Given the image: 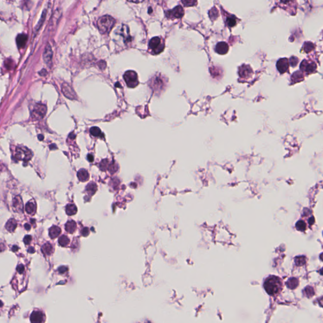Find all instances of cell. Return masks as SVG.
<instances>
[{
  "label": "cell",
  "instance_id": "cell-26",
  "mask_svg": "<svg viewBox=\"0 0 323 323\" xmlns=\"http://www.w3.org/2000/svg\"><path fill=\"white\" fill-rule=\"evenodd\" d=\"M53 248L52 245L49 243H46L44 244L42 248V251L44 254L46 255H50V254L53 252Z\"/></svg>",
  "mask_w": 323,
  "mask_h": 323
},
{
  "label": "cell",
  "instance_id": "cell-44",
  "mask_svg": "<svg viewBox=\"0 0 323 323\" xmlns=\"http://www.w3.org/2000/svg\"><path fill=\"white\" fill-rule=\"evenodd\" d=\"M28 252L29 253H34L35 252V249H34V248H33V247H30V248L28 250Z\"/></svg>",
  "mask_w": 323,
  "mask_h": 323
},
{
  "label": "cell",
  "instance_id": "cell-35",
  "mask_svg": "<svg viewBox=\"0 0 323 323\" xmlns=\"http://www.w3.org/2000/svg\"><path fill=\"white\" fill-rule=\"evenodd\" d=\"M46 10H44V11H43V13H42V17H41V20H40L39 22V23H38V24H37V29H36L37 30H39V28H40V27H41V25H42V24L43 23V22H44V19H45V17H46Z\"/></svg>",
  "mask_w": 323,
  "mask_h": 323
},
{
  "label": "cell",
  "instance_id": "cell-38",
  "mask_svg": "<svg viewBox=\"0 0 323 323\" xmlns=\"http://www.w3.org/2000/svg\"><path fill=\"white\" fill-rule=\"evenodd\" d=\"M89 233H90L89 229H88V228H87V227L84 228V229L81 230V235L83 236H84V237L88 236V234H89Z\"/></svg>",
  "mask_w": 323,
  "mask_h": 323
},
{
  "label": "cell",
  "instance_id": "cell-16",
  "mask_svg": "<svg viewBox=\"0 0 323 323\" xmlns=\"http://www.w3.org/2000/svg\"><path fill=\"white\" fill-rule=\"evenodd\" d=\"M44 321V315L42 312L34 311L30 315L32 323H42Z\"/></svg>",
  "mask_w": 323,
  "mask_h": 323
},
{
  "label": "cell",
  "instance_id": "cell-36",
  "mask_svg": "<svg viewBox=\"0 0 323 323\" xmlns=\"http://www.w3.org/2000/svg\"><path fill=\"white\" fill-rule=\"evenodd\" d=\"M182 3L185 6H194L197 4V2L196 1H182Z\"/></svg>",
  "mask_w": 323,
  "mask_h": 323
},
{
  "label": "cell",
  "instance_id": "cell-33",
  "mask_svg": "<svg viewBox=\"0 0 323 323\" xmlns=\"http://www.w3.org/2000/svg\"><path fill=\"white\" fill-rule=\"evenodd\" d=\"M209 15H210V17L212 20H215V19H216L217 17H218V11L216 8H213L210 11V12H209Z\"/></svg>",
  "mask_w": 323,
  "mask_h": 323
},
{
  "label": "cell",
  "instance_id": "cell-27",
  "mask_svg": "<svg viewBox=\"0 0 323 323\" xmlns=\"http://www.w3.org/2000/svg\"><path fill=\"white\" fill-rule=\"evenodd\" d=\"M302 80H303V77L302 73L300 72H295L292 76V81H293V84H295L298 81H300Z\"/></svg>",
  "mask_w": 323,
  "mask_h": 323
},
{
  "label": "cell",
  "instance_id": "cell-37",
  "mask_svg": "<svg viewBox=\"0 0 323 323\" xmlns=\"http://www.w3.org/2000/svg\"><path fill=\"white\" fill-rule=\"evenodd\" d=\"M298 62H299V59L294 56L292 57V58H291L290 59V64L292 66H294V67L296 66V65H297V63Z\"/></svg>",
  "mask_w": 323,
  "mask_h": 323
},
{
  "label": "cell",
  "instance_id": "cell-42",
  "mask_svg": "<svg viewBox=\"0 0 323 323\" xmlns=\"http://www.w3.org/2000/svg\"><path fill=\"white\" fill-rule=\"evenodd\" d=\"M87 159H88V160H89L90 162H93V157L92 155L89 154V155H88L87 156Z\"/></svg>",
  "mask_w": 323,
  "mask_h": 323
},
{
  "label": "cell",
  "instance_id": "cell-48",
  "mask_svg": "<svg viewBox=\"0 0 323 323\" xmlns=\"http://www.w3.org/2000/svg\"><path fill=\"white\" fill-rule=\"evenodd\" d=\"M130 3H142L143 1L142 2H140V1H138V2H136V1H130Z\"/></svg>",
  "mask_w": 323,
  "mask_h": 323
},
{
  "label": "cell",
  "instance_id": "cell-15",
  "mask_svg": "<svg viewBox=\"0 0 323 323\" xmlns=\"http://www.w3.org/2000/svg\"><path fill=\"white\" fill-rule=\"evenodd\" d=\"M13 206H14L15 212L22 213L23 210V204L20 196H15V198H14V200H13Z\"/></svg>",
  "mask_w": 323,
  "mask_h": 323
},
{
  "label": "cell",
  "instance_id": "cell-19",
  "mask_svg": "<svg viewBox=\"0 0 323 323\" xmlns=\"http://www.w3.org/2000/svg\"><path fill=\"white\" fill-rule=\"evenodd\" d=\"M61 229L58 226H53L50 227L49 230V235L50 238L55 239L57 237H58L59 234L61 233Z\"/></svg>",
  "mask_w": 323,
  "mask_h": 323
},
{
  "label": "cell",
  "instance_id": "cell-45",
  "mask_svg": "<svg viewBox=\"0 0 323 323\" xmlns=\"http://www.w3.org/2000/svg\"><path fill=\"white\" fill-rule=\"evenodd\" d=\"M18 250V248L17 245H14L12 248V251L14 252H15V251H17Z\"/></svg>",
  "mask_w": 323,
  "mask_h": 323
},
{
  "label": "cell",
  "instance_id": "cell-17",
  "mask_svg": "<svg viewBox=\"0 0 323 323\" xmlns=\"http://www.w3.org/2000/svg\"><path fill=\"white\" fill-rule=\"evenodd\" d=\"M229 49V46L226 42H220L217 44L215 50H216L217 53L220 54H225L227 53Z\"/></svg>",
  "mask_w": 323,
  "mask_h": 323
},
{
  "label": "cell",
  "instance_id": "cell-6",
  "mask_svg": "<svg viewBox=\"0 0 323 323\" xmlns=\"http://www.w3.org/2000/svg\"><path fill=\"white\" fill-rule=\"evenodd\" d=\"M46 106L43 104H37L32 112V117L35 119H41L46 114Z\"/></svg>",
  "mask_w": 323,
  "mask_h": 323
},
{
  "label": "cell",
  "instance_id": "cell-28",
  "mask_svg": "<svg viewBox=\"0 0 323 323\" xmlns=\"http://www.w3.org/2000/svg\"><path fill=\"white\" fill-rule=\"evenodd\" d=\"M226 23L228 26L230 27H234L237 24V18L234 16L228 17L226 20Z\"/></svg>",
  "mask_w": 323,
  "mask_h": 323
},
{
  "label": "cell",
  "instance_id": "cell-2",
  "mask_svg": "<svg viewBox=\"0 0 323 323\" xmlns=\"http://www.w3.org/2000/svg\"><path fill=\"white\" fill-rule=\"evenodd\" d=\"M115 23V19L109 15L101 17L97 22L98 28L102 34H107L110 32V31L114 26Z\"/></svg>",
  "mask_w": 323,
  "mask_h": 323
},
{
  "label": "cell",
  "instance_id": "cell-24",
  "mask_svg": "<svg viewBox=\"0 0 323 323\" xmlns=\"http://www.w3.org/2000/svg\"><path fill=\"white\" fill-rule=\"evenodd\" d=\"M97 185L96 183H93V182H90L89 183V184H88L86 187V191L87 192V193L88 194L90 195H93L95 194V193L97 191Z\"/></svg>",
  "mask_w": 323,
  "mask_h": 323
},
{
  "label": "cell",
  "instance_id": "cell-25",
  "mask_svg": "<svg viewBox=\"0 0 323 323\" xmlns=\"http://www.w3.org/2000/svg\"><path fill=\"white\" fill-rule=\"evenodd\" d=\"M66 212L68 215H73L77 213V208L73 204H69L66 207Z\"/></svg>",
  "mask_w": 323,
  "mask_h": 323
},
{
  "label": "cell",
  "instance_id": "cell-3",
  "mask_svg": "<svg viewBox=\"0 0 323 323\" xmlns=\"http://www.w3.org/2000/svg\"><path fill=\"white\" fill-rule=\"evenodd\" d=\"M124 79L127 86L130 88H135L139 84L138 75L135 71L129 70L125 72Z\"/></svg>",
  "mask_w": 323,
  "mask_h": 323
},
{
  "label": "cell",
  "instance_id": "cell-23",
  "mask_svg": "<svg viewBox=\"0 0 323 323\" xmlns=\"http://www.w3.org/2000/svg\"><path fill=\"white\" fill-rule=\"evenodd\" d=\"M25 211L30 215H34L36 212V206L32 202H28L25 205Z\"/></svg>",
  "mask_w": 323,
  "mask_h": 323
},
{
  "label": "cell",
  "instance_id": "cell-20",
  "mask_svg": "<svg viewBox=\"0 0 323 323\" xmlns=\"http://www.w3.org/2000/svg\"><path fill=\"white\" fill-rule=\"evenodd\" d=\"M77 176L79 181L81 182H85L89 178V174H88L87 170L84 169H81L78 171Z\"/></svg>",
  "mask_w": 323,
  "mask_h": 323
},
{
  "label": "cell",
  "instance_id": "cell-5",
  "mask_svg": "<svg viewBox=\"0 0 323 323\" xmlns=\"http://www.w3.org/2000/svg\"><path fill=\"white\" fill-rule=\"evenodd\" d=\"M15 157L18 160L27 162L31 159L32 154L27 148L18 147L16 148Z\"/></svg>",
  "mask_w": 323,
  "mask_h": 323
},
{
  "label": "cell",
  "instance_id": "cell-22",
  "mask_svg": "<svg viewBox=\"0 0 323 323\" xmlns=\"http://www.w3.org/2000/svg\"><path fill=\"white\" fill-rule=\"evenodd\" d=\"M77 229V224L75 221H68L65 225V229L69 233H73Z\"/></svg>",
  "mask_w": 323,
  "mask_h": 323
},
{
  "label": "cell",
  "instance_id": "cell-39",
  "mask_svg": "<svg viewBox=\"0 0 323 323\" xmlns=\"http://www.w3.org/2000/svg\"><path fill=\"white\" fill-rule=\"evenodd\" d=\"M31 240H32V237L29 235L25 236L23 238V242L26 245L29 244L30 242H31Z\"/></svg>",
  "mask_w": 323,
  "mask_h": 323
},
{
  "label": "cell",
  "instance_id": "cell-29",
  "mask_svg": "<svg viewBox=\"0 0 323 323\" xmlns=\"http://www.w3.org/2000/svg\"><path fill=\"white\" fill-rule=\"evenodd\" d=\"M58 242L61 246L65 247L69 243V239L66 236H62L59 237Z\"/></svg>",
  "mask_w": 323,
  "mask_h": 323
},
{
  "label": "cell",
  "instance_id": "cell-1",
  "mask_svg": "<svg viewBox=\"0 0 323 323\" xmlns=\"http://www.w3.org/2000/svg\"><path fill=\"white\" fill-rule=\"evenodd\" d=\"M283 283L279 277L270 276L265 280L264 288L270 295H275L280 292L282 289Z\"/></svg>",
  "mask_w": 323,
  "mask_h": 323
},
{
  "label": "cell",
  "instance_id": "cell-34",
  "mask_svg": "<svg viewBox=\"0 0 323 323\" xmlns=\"http://www.w3.org/2000/svg\"><path fill=\"white\" fill-rule=\"evenodd\" d=\"M100 167L102 170H105L107 169H109V164L108 161H107V160H104L102 161V162L100 163Z\"/></svg>",
  "mask_w": 323,
  "mask_h": 323
},
{
  "label": "cell",
  "instance_id": "cell-30",
  "mask_svg": "<svg viewBox=\"0 0 323 323\" xmlns=\"http://www.w3.org/2000/svg\"><path fill=\"white\" fill-rule=\"evenodd\" d=\"M90 132L92 136L96 137H99L102 135V132H101L100 129L98 127H92L90 129Z\"/></svg>",
  "mask_w": 323,
  "mask_h": 323
},
{
  "label": "cell",
  "instance_id": "cell-32",
  "mask_svg": "<svg viewBox=\"0 0 323 323\" xmlns=\"http://www.w3.org/2000/svg\"><path fill=\"white\" fill-rule=\"evenodd\" d=\"M295 227H296V229L299 231H303L306 229V224L304 221L300 220L297 222L295 225Z\"/></svg>",
  "mask_w": 323,
  "mask_h": 323
},
{
  "label": "cell",
  "instance_id": "cell-9",
  "mask_svg": "<svg viewBox=\"0 0 323 323\" xmlns=\"http://www.w3.org/2000/svg\"><path fill=\"white\" fill-rule=\"evenodd\" d=\"M184 14V11L181 6H177L176 7L166 12V16L171 19L181 18Z\"/></svg>",
  "mask_w": 323,
  "mask_h": 323
},
{
  "label": "cell",
  "instance_id": "cell-11",
  "mask_svg": "<svg viewBox=\"0 0 323 323\" xmlns=\"http://www.w3.org/2000/svg\"><path fill=\"white\" fill-rule=\"evenodd\" d=\"M253 72L249 65H243L239 69V75L240 77L243 79H248L251 77Z\"/></svg>",
  "mask_w": 323,
  "mask_h": 323
},
{
  "label": "cell",
  "instance_id": "cell-4",
  "mask_svg": "<svg viewBox=\"0 0 323 323\" xmlns=\"http://www.w3.org/2000/svg\"><path fill=\"white\" fill-rule=\"evenodd\" d=\"M164 47V42L159 37H155L150 41L149 48L155 54H158L162 52Z\"/></svg>",
  "mask_w": 323,
  "mask_h": 323
},
{
  "label": "cell",
  "instance_id": "cell-10",
  "mask_svg": "<svg viewBox=\"0 0 323 323\" xmlns=\"http://www.w3.org/2000/svg\"><path fill=\"white\" fill-rule=\"evenodd\" d=\"M317 66L314 62L309 61L307 60H304L302 62L300 65V69L303 72H306L307 74H310L313 73L315 70Z\"/></svg>",
  "mask_w": 323,
  "mask_h": 323
},
{
  "label": "cell",
  "instance_id": "cell-40",
  "mask_svg": "<svg viewBox=\"0 0 323 323\" xmlns=\"http://www.w3.org/2000/svg\"><path fill=\"white\" fill-rule=\"evenodd\" d=\"M17 270L18 271V272L19 273H22L24 271V267L22 264L18 265L17 267Z\"/></svg>",
  "mask_w": 323,
  "mask_h": 323
},
{
  "label": "cell",
  "instance_id": "cell-31",
  "mask_svg": "<svg viewBox=\"0 0 323 323\" xmlns=\"http://www.w3.org/2000/svg\"><path fill=\"white\" fill-rule=\"evenodd\" d=\"M315 45L312 42H306L304 44V47H303V49H304L306 53H309L312 51V50L314 49Z\"/></svg>",
  "mask_w": 323,
  "mask_h": 323
},
{
  "label": "cell",
  "instance_id": "cell-47",
  "mask_svg": "<svg viewBox=\"0 0 323 323\" xmlns=\"http://www.w3.org/2000/svg\"><path fill=\"white\" fill-rule=\"evenodd\" d=\"M38 138H39V140L42 141V140H43V139H44V136L42 135H39V136H38Z\"/></svg>",
  "mask_w": 323,
  "mask_h": 323
},
{
  "label": "cell",
  "instance_id": "cell-12",
  "mask_svg": "<svg viewBox=\"0 0 323 323\" xmlns=\"http://www.w3.org/2000/svg\"><path fill=\"white\" fill-rule=\"evenodd\" d=\"M151 84L150 87L153 88L154 90H160L163 88L164 86V81L160 77H154L152 80L150 81Z\"/></svg>",
  "mask_w": 323,
  "mask_h": 323
},
{
  "label": "cell",
  "instance_id": "cell-7",
  "mask_svg": "<svg viewBox=\"0 0 323 323\" xmlns=\"http://www.w3.org/2000/svg\"><path fill=\"white\" fill-rule=\"evenodd\" d=\"M116 33L123 38L125 43L129 42L131 41V38L130 34V29L127 25H122L121 27L117 28Z\"/></svg>",
  "mask_w": 323,
  "mask_h": 323
},
{
  "label": "cell",
  "instance_id": "cell-8",
  "mask_svg": "<svg viewBox=\"0 0 323 323\" xmlns=\"http://www.w3.org/2000/svg\"><path fill=\"white\" fill-rule=\"evenodd\" d=\"M62 92L64 94V96L70 100H75L77 99V95H76L73 88L67 83H64L62 84L61 86Z\"/></svg>",
  "mask_w": 323,
  "mask_h": 323
},
{
  "label": "cell",
  "instance_id": "cell-13",
  "mask_svg": "<svg viewBox=\"0 0 323 323\" xmlns=\"http://www.w3.org/2000/svg\"><path fill=\"white\" fill-rule=\"evenodd\" d=\"M289 67V61L287 58H282L278 61L276 63V68L280 73L287 72Z\"/></svg>",
  "mask_w": 323,
  "mask_h": 323
},
{
  "label": "cell",
  "instance_id": "cell-14",
  "mask_svg": "<svg viewBox=\"0 0 323 323\" xmlns=\"http://www.w3.org/2000/svg\"><path fill=\"white\" fill-rule=\"evenodd\" d=\"M53 58V50L52 48L48 44L46 46L45 50L43 54V59L44 62H45L49 66L51 65V61Z\"/></svg>",
  "mask_w": 323,
  "mask_h": 323
},
{
  "label": "cell",
  "instance_id": "cell-49",
  "mask_svg": "<svg viewBox=\"0 0 323 323\" xmlns=\"http://www.w3.org/2000/svg\"><path fill=\"white\" fill-rule=\"evenodd\" d=\"M3 302H2L1 300H0V307H2L3 306Z\"/></svg>",
  "mask_w": 323,
  "mask_h": 323
},
{
  "label": "cell",
  "instance_id": "cell-46",
  "mask_svg": "<svg viewBox=\"0 0 323 323\" xmlns=\"http://www.w3.org/2000/svg\"><path fill=\"white\" fill-rule=\"evenodd\" d=\"M25 229H26L27 230H29L30 229V225L29 224H25Z\"/></svg>",
  "mask_w": 323,
  "mask_h": 323
},
{
  "label": "cell",
  "instance_id": "cell-21",
  "mask_svg": "<svg viewBox=\"0 0 323 323\" xmlns=\"http://www.w3.org/2000/svg\"><path fill=\"white\" fill-rule=\"evenodd\" d=\"M17 221L14 218H11L7 221L5 227L8 231L10 232H13L15 231V229L17 228Z\"/></svg>",
  "mask_w": 323,
  "mask_h": 323
},
{
  "label": "cell",
  "instance_id": "cell-18",
  "mask_svg": "<svg viewBox=\"0 0 323 323\" xmlns=\"http://www.w3.org/2000/svg\"><path fill=\"white\" fill-rule=\"evenodd\" d=\"M27 40H28V37L27 35L19 34L17 37V39H16L17 44L18 47H20V48L23 47L25 46V44H26Z\"/></svg>",
  "mask_w": 323,
  "mask_h": 323
},
{
  "label": "cell",
  "instance_id": "cell-43",
  "mask_svg": "<svg viewBox=\"0 0 323 323\" xmlns=\"http://www.w3.org/2000/svg\"><path fill=\"white\" fill-rule=\"evenodd\" d=\"M5 249V246L3 244H0V252H2Z\"/></svg>",
  "mask_w": 323,
  "mask_h": 323
},
{
  "label": "cell",
  "instance_id": "cell-41",
  "mask_svg": "<svg viewBox=\"0 0 323 323\" xmlns=\"http://www.w3.org/2000/svg\"><path fill=\"white\" fill-rule=\"evenodd\" d=\"M67 270H68V268H67L66 267H60V268H59V271L60 272V273H65V271H66Z\"/></svg>",
  "mask_w": 323,
  "mask_h": 323
}]
</instances>
